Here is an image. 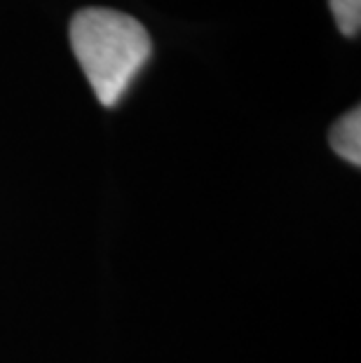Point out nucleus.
Listing matches in <instances>:
<instances>
[{"instance_id": "7ed1b4c3", "label": "nucleus", "mask_w": 361, "mask_h": 363, "mask_svg": "<svg viewBox=\"0 0 361 363\" xmlns=\"http://www.w3.org/2000/svg\"><path fill=\"white\" fill-rule=\"evenodd\" d=\"M338 30L345 38H357L361 30V0H328Z\"/></svg>"}, {"instance_id": "f257e3e1", "label": "nucleus", "mask_w": 361, "mask_h": 363, "mask_svg": "<svg viewBox=\"0 0 361 363\" xmlns=\"http://www.w3.org/2000/svg\"><path fill=\"white\" fill-rule=\"evenodd\" d=\"M68 38L84 78L106 108L120 104L152 52L150 35L141 21L109 7L75 12Z\"/></svg>"}, {"instance_id": "f03ea898", "label": "nucleus", "mask_w": 361, "mask_h": 363, "mask_svg": "<svg viewBox=\"0 0 361 363\" xmlns=\"http://www.w3.org/2000/svg\"><path fill=\"white\" fill-rule=\"evenodd\" d=\"M328 145L338 157L361 167V108L355 106L345 113L328 131Z\"/></svg>"}]
</instances>
